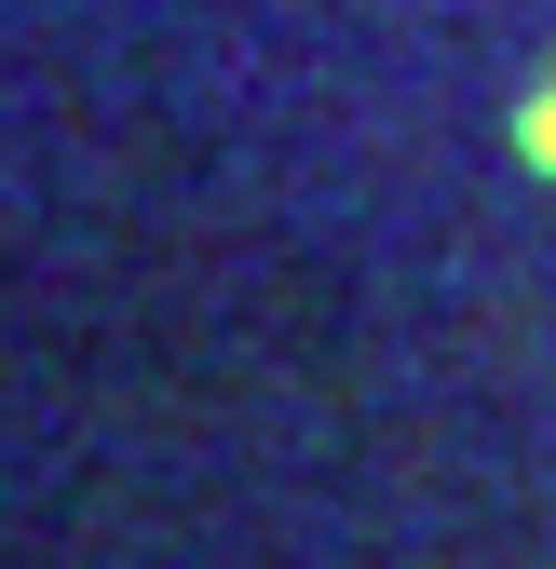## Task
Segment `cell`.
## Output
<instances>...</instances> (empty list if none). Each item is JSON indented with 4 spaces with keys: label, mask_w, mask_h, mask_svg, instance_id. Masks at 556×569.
<instances>
[{
    "label": "cell",
    "mask_w": 556,
    "mask_h": 569,
    "mask_svg": "<svg viewBox=\"0 0 556 569\" xmlns=\"http://www.w3.org/2000/svg\"><path fill=\"white\" fill-rule=\"evenodd\" d=\"M516 163H529V177H556V68L516 96Z\"/></svg>",
    "instance_id": "cell-1"
}]
</instances>
